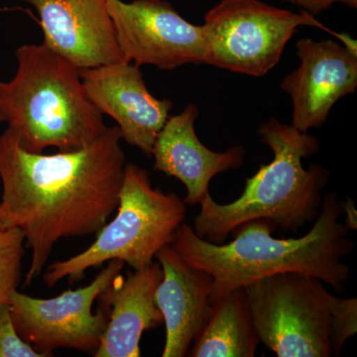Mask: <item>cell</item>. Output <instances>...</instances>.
<instances>
[{
	"label": "cell",
	"mask_w": 357,
	"mask_h": 357,
	"mask_svg": "<svg viewBox=\"0 0 357 357\" xmlns=\"http://www.w3.org/2000/svg\"><path fill=\"white\" fill-rule=\"evenodd\" d=\"M2 229V213L1 210H0V229Z\"/></svg>",
	"instance_id": "21"
},
{
	"label": "cell",
	"mask_w": 357,
	"mask_h": 357,
	"mask_svg": "<svg viewBox=\"0 0 357 357\" xmlns=\"http://www.w3.org/2000/svg\"><path fill=\"white\" fill-rule=\"evenodd\" d=\"M119 126L89 146L32 153L9 129L0 135L2 229L22 230L31 250L26 285L43 272L63 238L98 234L119 206L126 154Z\"/></svg>",
	"instance_id": "1"
},
{
	"label": "cell",
	"mask_w": 357,
	"mask_h": 357,
	"mask_svg": "<svg viewBox=\"0 0 357 357\" xmlns=\"http://www.w3.org/2000/svg\"><path fill=\"white\" fill-rule=\"evenodd\" d=\"M25 239L18 227L0 229V307L20 283Z\"/></svg>",
	"instance_id": "17"
},
{
	"label": "cell",
	"mask_w": 357,
	"mask_h": 357,
	"mask_svg": "<svg viewBox=\"0 0 357 357\" xmlns=\"http://www.w3.org/2000/svg\"><path fill=\"white\" fill-rule=\"evenodd\" d=\"M300 67L284 77L281 89L293 105L292 126L301 132L326 123L333 105L357 88L356 48L333 40H299Z\"/></svg>",
	"instance_id": "10"
},
{
	"label": "cell",
	"mask_w": 357,
	"mask_h": 357,
	"mask_svg": "<svg viewBox=\"0 0 357 357\" xmlns=\"http://www.w3.org/2000/svg\"><path fill=\"white\" fill-rule=\"evenodd\" d=\"M0 357H43L17 333L8 304L0 307Z\"/></svg>",
	"instance_id": "18"
},
{
	"label": "cell",
	"mask_w": 357,
	"mask_h": 357,
	"mask_svg": "<svg viewBox=\"0 0 357 357\" xmlns=\"http://www.w3.org/2000/svg\"><path fill=\"white\" fill-rule=\"evenodd\" d=\"M258 134L273 160L246 180L243 194L232 203L220 204L206 196L192 227L201 238L222 243L230 232L255 220L295 232L318 218L330 172L317 164L307 170L302 165L303 159L318 151V139L276 119L262 123Z\"/></svg>",
	"instance_id": "4"
},
{
	"label": "cell",
	"mask_w": 357,
	"mask_h": 357,
	"mask_svg": "<svg viewBox=\"0 0 357 357\" xmlns=\"http://www.w3.org/2000/svg\"><path fill=\"white\" fill-rule=\"evenodd\" d=\"M195 340L192 357H253L260 344L245 287L225 294Z\"/></svg>",
	"instance_id": "16"
},
{
	"label": "cell",
	"mask_w": 357,
	"mask_h": 357,
	"mask_svg": "<svg viewBox=\"0 0 357 357\" xmlns=\"http://www.w3.org/2000/svg\"><path fill=\"white\" fill-rule=\"evenodd\" d=\"M197 105H189L181 114L170 115L155 140L154 170L180 180L185 185V204L195 206L208 196L211 178L243 165L245 149L241 145L225 152L211 151L197 135Z\"/></svg>",
	"instance_id": "14"
},
{
	"label": "cell",
	"mask_w": 357,
	"mask_h": 357,
	"mask_svg": "<svg viewBox=\"0 0 357 357\" xmlns=\"http://www.w3.org/2000/svg\"><path fill=\"white\" fill-rule=\"evenodd\" d=\"M122 60L173 70L204 64L203 30L166 0H107Z\"/></svg>",
	"instance_id": "9"
},
{
	"label": "cell",
	"mask_w": 357,
	"mask_h": 357,
	"mask_svg": "<svg viewBox=\"0 0 357 357\" xmlns=\"http://www.w3.org/2000/svg\"><path fill=\"white\" fill-rule=\"evenodd\" d=\"M185 206L174 192L154 189L145 169L126 164L114 220L103 225L83 252L52 263L45 271L44 283L51 288L65 278L79 280L86 270L112 260H121L133 270L148 266L160 249L172 243L184 222Z\"/></svg>",
	"instance_id": "6"
},
{
	"label": "cell",
	"mask_w": 357,
	"mask_h": 357,
	"mask_svg": "<svg viewBox=\"0 0 357 357\" xmlns=\"http://www.w3.org/2000/svg\"><path fill=\"white\" fill-rule=\"evenodd\" d=\"M36 9L47 47L79 69L121 62L107 0H24Z\"/></svg>",
	"instance_id": "12"
},
{
	"label": "cell",
	"mask_w": 357,
	"mask_h": 357,
	"mask_svg": "<svg viewBox=\"0 0 357 357\" xmlns=\"http://www.w3.org/2000/svg\"><path fill=\"white\" fill-rule=\"evenodd\" d=\"M284 1L300 7L303 10L314 16L328 10L335 3L345 4L351 8L357 7V0H284Z\"/></svg>",
	"instance_id": "19"
},
{
	"label": "cell",
	"mask_w": 357,
	"mask_h": 357,
	"mask_svg": "<svg viewBox=\"0 0 357 357\" xmlns=\"http://www.w3.org/2000/svg\"><path fill=\"white\" fill-rule=\"evenodd\" d=\"M155 258L163 271L155 293V303L166 326L162 356H189L215 310L210 302L213 277L185 262L171 245L160 249Z\"/></svg>",
	"instance_id": "13"
},
{
	"label": "cell",
	"mask_w": 357,
	"mask_h": 357,
	"mask_svg": "<svg viewBox=\"0 0 357 357\" xmlns=\"http://www.w3.org/2000/svg\"><path fill=\"white\" fill-rule=\"evenodd\" d=\"M342 210L347 213L345 225L349 227V229H356V210L354 208V202H352L351 199H347V203L342 204Z\"/></svg>",
	"instance_id": "20"
},
{
	"label": "cell",
	"mask_w": 357,
	"mask_h": 357,
	"mask_svg": "<svg viewBox=\"0 0 357 357\" xmlns=\"http://www.w3.org/2000/svg\"><path fill=\"white\" fill-rule=\"evenodd\" d=\"M163 277L159 262L115 277L100 296L112 307L109 321L96 357H139L143 333L158 328L163 316L155 303V293Z\"/></svg>",
	"instance_id": "15"
},
{
	"label": "cell",
	"mask_w": 357,
	"mask_h": 357,
	"mask_svg": "<svg viewBox=\"0 0 357 357\" xmlns=\"http://www.w3.org/2000/svg\"><path fill=\"white\" fill-rule=\"evenodd\" d=\"M256 332L278 357L340 356L357 332V299H342L321 281L286 272L245 287Z\"/></svg>",
	"instance_id": "5"
},
{
	"label": "cell",
	"mask_w": 357,
	"mask_h": 357,
	"mask_svg": "<svg viewBox=\"0 0 357 357\" xmlns=\"http://www.w3.org/2000/svg\"><path fill=\"white\" fill-rule=\"evenodd\" d=\"M201 26L204 64L253 77L265 76L278 64L300 26L321 28L347 46L356 44L306 11L296 13L260 0H222L208 10Z\"/></svg>",
	"instance_id": "7"
},
{
	"label": "cell",
	"mask_w": 357,
	"mask_h": 357,
	"mask_svg": "<svg viewBox=\"0 0 357 357\" xmlns=\"http://www.w3.org/2000/svg\"><path fill=\"white\" fill-rule=\"evenodd\" d=\"M15 56V76L0 82V122L23 149L75 151L105 132L102 114L86 95L79 68L44 43L22 45Z\"/></svg>",
	"instance_id": "3"
},
{
	"label": "cell",
	"mask_w": 357,
	"mask_h": 357,
	"mask_svg": "<svg viewBox=\"0 0 357 357\" xmlns=\"http://www.w3.org/2000/svg\"><path fill=\"white\" fill-rule=\"evenodd\" d=\"M126 263L107 262V267L86 287L67 290L50 299L18 292L8 305L21 337L43 357L59 349H77L95 354L109 321V312H93V304L121 274Z\"/></svg>",
	"instance_id": "8"
},
{
	"label": "cell",
	"mask_w": 357,
	"mask_h": 357,
	"mask_svg": "<svg viewBox=\"0 0 357 357\" xmlns=\"http://www.w3.org/2000/svg\"><path fill=\"white\" fill-rule=\"evenodd\" d=\"M342 204L335 192L326 194L318 218L299 238H274L273 222L255 220L237 227L231 243H213L182 223L170 245L185 262L211 275L213 306L230 291L286 272L314 277L344 292L351 269L342 259L351 255L354 245L349 227L338 222L344 213Z\"/></svg>",
	"instance_id": "2"
},
{
	"label": "cell",
	"mask_w": 357,
	"mask_h": 357,
	"mask_svg": "<svg viewBox=\"0 0 357 357\" xmlns=\"http://www.w3.org/2000/svg\"><path fill=\"white\" fill-rule=\"evenodd\" d=\"M79 76L96 109L116 121L122 139L151 157L155 140L170 116L172 102L155 98L139 67L131 62L79 69Z\"/></svg>",
	"instance_id": "11"
}]
</instances>
